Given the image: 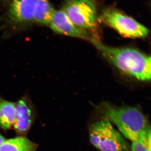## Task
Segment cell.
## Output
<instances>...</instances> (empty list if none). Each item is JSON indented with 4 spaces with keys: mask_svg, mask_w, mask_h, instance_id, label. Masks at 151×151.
Here are the masks:
<instances>
[{
    "mask_svg": "<svg viewBox=\"0 0 151 151\" xmlns=\"http://www.w3.org/2000/svg\"><path fill=\"white\" fill-rule=\"evenodd\" d=\"M151 128L150 126L142 133L137 141L132 142V151H151Z\"/></svg>",
    "mask_w": 151,
    "mask_h": 151,
    "instance_id": "12",
    "label": "cell"
},
{
    "mask_svg": "<svg viewBox=\"0 0 151 151\" xmlns=\"http://www.w3.org/2000/svg\"><path fill=\"white\" fill-rule=\"evenodd\" d=\"M6 140V139L4 138V137H3L2 135H1V134L0 133V145H1Z\"/></svg>",
    "mask_w": 151,
    "mask_h": 151,
    "instance_id": "13",
    "label": "cell"
},
{
    "mask_svg": "<svg viewBox=\"0 0 151 151\" xmlns=\"http://www.w3.org/2000/svg\"><path fill=\"white\" fill-rule=\"evenodd\" d=\"M100 114L112 122L123 136L132 141H137L150 125L144 113L139 108L132 106H117L103 102L97 106Z\"/></svg>",
    "mask_w": 151,
    "mask_h": 151,
    "instance_id": "2",
    "label": "cell"
},
{
    "mask_svg": "<svg viewBox=\"0 0 151 151\" xmlns=\"http://www.w3.org/2000/svg\"><path fill=\"white\" fill-rule=\"evenodd\" d=\"M35 146L26 137H17L6 140L0 145V151H28L35 149Z\"/></svg>",
    "mask_w": 151,
    "mask_h": 151,
    "instance_id": "11",
    "label": "cell"
},
{
    "mask_svg": "<svg viewBox=\"0 0 151 151\" xmlns=\"http://www.w3.org/2000/svg\"><path fill=\"white\" fill-rule=\"evenodd\" d=\"M49 26L55 32L59 34L90 42L94 37L86 30L79 28L73 24L62 10H55Z\"/></svg>",
    "mask_w": 151,
    "mask_h": 151,
    "instance_id": "6",
    "label": "cell"
},
{
    "mask_svg": "<svg viewBox=\"0 0 151 151\" xmlns=\"http://www.w3.org/2000/svg\"><path fill=\"white\" fill-rule=\"evenodd\" d=\"M15 109L14 129L19 134H24L29 131L33 122V109L25 98H22L15 103Z\"/></svg>",
    "mask_w": 151,
    "mask_h": 151,
    "instance_id": "8",
    "label": "cell"
},
{
    "mask_svg": "<svg viewBox=\"0 0 151 151\" xmlns=\"http://www.w3.org/2000/svg\"><path fill=\"white\" fill-rule=\"evenodd\" d=\"M89 133L90 142L100 151H132L123 135L106 118L91 124Z\"/></svg>",
    "mask_w": 151,
    "mask_h": 151,
    "instance_id": "3",
    "label": "cell"
},
{
    "mask_svg": "<svg viewBox=\"0 0 151 151\" xmlns=\"http://www.w3.org/2000/svg\"><path fill=\"white\" fill-rule=\"evenodd\" d=\"M35 150H36V148L35 149H32V150H30L28 151H35Z\"/></svg>",
    "mask_w": 151,
    "mask_h": 151,
    "instance_id": "14",
    "label": "cell"
},
{
    "mask_svg": "<svg viewBox=\"0 0 151 151\" xmlns=\"http://www.w3.org/2000/svg\"><path fill=\"white\" fill-rule=\"evenodd\" d=\"M99 19L124 37L142 38L149 34V30L146 27L116 9L105 10Z\"/></svg>",
    "mask_w": 151,
    "mask_h": 151,
    "instance_id": "4",
    "label": "cell"
},
{
    "mask_svg": "<svg viewBox=\"0 0 151 151\" xmlns=\"http://www.w3.org/2000/svg\"><path fill=\"white\" fill-rule=\"evenodd\" d=\"M91 42L108 62L123 73L139 81H150V56L132 47L107 46L95 37Z\"/></svg>",
    "mask_w": 151,
    "mask_h": 151,
    "instance_id": "1",
    "label": "cell"
},
{
    "mask_svg": "<svg viewBox=\"0 0 151 151\" xmlns=\"http://www.w3.org/2000/svg\"><path fill=\"white\" fill-rule=\"evenodd\" d=\"M39 0H13L8 11L9 18L17 23L32 22L33 17Z\"/></svg>",
    "mask_w": 151,
    "mask_h": 151,
    "instance_id": "7",
    "label": "cell"
},
{
    "mask_svg": "<svg viewBox=\"0 0 151 151\" xmlns=\"http://www.w3.org/2000/svg\"><path fill=\"white\" fill-rule=\"evenodd\" d=\"M15 103L0 97V127L4 130L12 128L15 119Z\"/></svg>",
    "mask_w": 151,
    "mask_h": 151,
    "instance_id": "9",
    "label": "cell"
},
{
    "mask_svg": "<svg viewBox=\"0 0 151 151\" xmlns=\"http://www.w3.org/2000/svg\"><path fill=\"white\" fill-rule=\"evenodd\" d=\"M62 10L79 28L87 30L96 27L97 9L94 0H66Z\"/></svg>",
    "mask_w": 151,
    "mask_h": 151,
    "instance_id": "5",
    "label": "cell"
},
{
    "mask_svg": "<svg viewBox=\"0 0 151 151\" xmlns=\"http://www.w3.org/2000/svg\"><path fill=\"white\" fill-rule=\"evenodd\" d=\"M55 11L48 0H39L35 10L32 22L49 25Z\"/></svg>",
    "mask_w": 151,
    "mask_h": 151,
    "instance_id": "10",
    "label": "cell"
}]
</instances>
